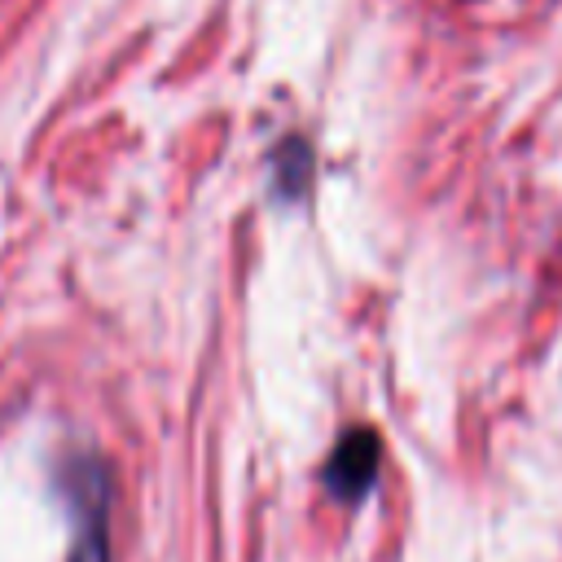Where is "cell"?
Returning a JSON list of instances; mask_svg holds the SVG:
<instances>
[{
    "mask_svg": "<svg viewBox=\"0 0 562 562\" xmlns=\"http://www.w3.org/2000/svg\"><path fill=\"white\" fill-rule=\"evenodd\" d=\"M373 474H378V435L373 430H347L342 443L334 448L329 465H325L329 487L342 501H360L373 487Z\"/></svg>",
    "mask_w": 562,
    "mask_h": 562,
    "instance_id": "obj_1",
    "label": "cell"
},
{
    "mask_svg": "<svg viewBox=\"0 0 562 562\" xmlns=\"http://www.w3.org/2000/svg\"><path fill=\"white\" fill-rule=\"evenodd\" d=\"M75 496H79V527H75L70 562H110V544H105V479H101V470H79L75 474Z\"/></svg>",
    "mask_w": 562,
    "mask_h": 562,
    "instance_id": "obj_2",
    "label": "cell"
}]
</instances>
